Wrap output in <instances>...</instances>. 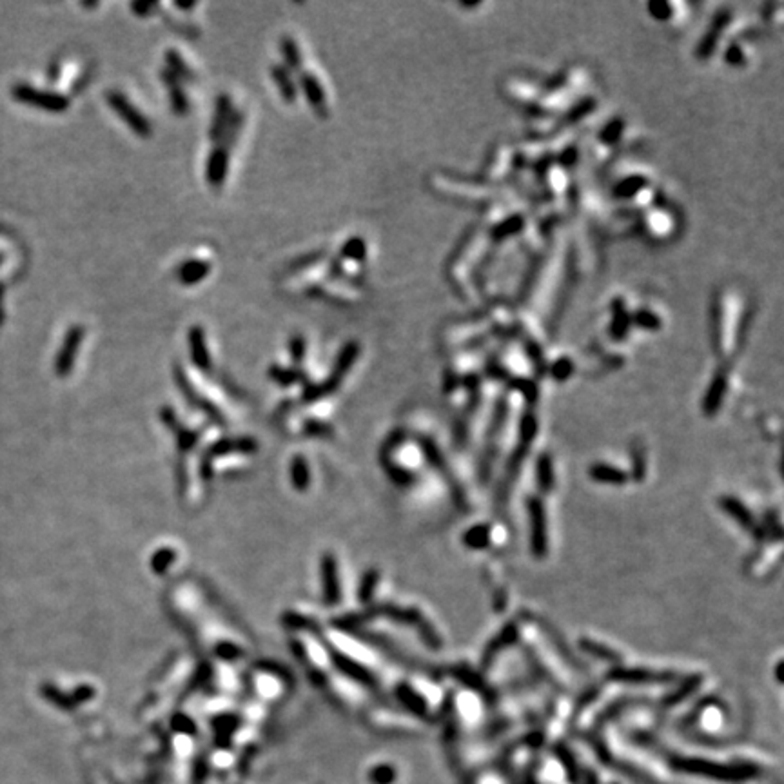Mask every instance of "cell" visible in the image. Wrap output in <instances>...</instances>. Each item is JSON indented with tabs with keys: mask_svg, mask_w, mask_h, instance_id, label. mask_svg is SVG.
Returning a JSON list of instances; mask_svg holds the SVG:
<instances>
[{
	"mask_svg": "<svg viewBox=\"0 0 784 784\" xmlns=\"http://www.w3.org/2000/svg\"><path fill=\"white\" fill-rule=\"evenodd\" d=\"M359 354V345L356 342H349L343 345V349L340 351V354H338L336 358V364H334V374L333 378H336V380H340L342 378V374H345L349 368L354 365L356 358H358Z\"/></svg>",
	"mask_w": 784,
	"mask_h": 784,
	"instance_id": "obj_14",
	"label": "cell"
},
{
	"mask_svg": "<svg viewBox=\"0 0 784 784\" xmlns=\"http://www.w3.org/2000/svg\"><path fill=\"white\" fill-rule=\"evenodd\" d=\"M269 374H271L272 380H277L278 383H281V385H291V383L298 381L300 376H302V373H298V371H293V368H281V367H277V365L271 367Z\"/></svg>",
	"mask_w": 784,
	"mask_h": 784,
	"instance_id": "obj_20",
	"label": "cell"
},
{
	"mask_svg": "<svg viewBox=\"0 0 784 784\" xmlns=\"http://www.w3.org/2000/svg\"><path fill=\"white\" fill-rule=\"evenodd\" d=\"M305 338L300 336V334H294L293 338L289 340V354L293 356L294 361H302L303 358H305Z\"/></svg>",
	"mask_w": 784,
	"mask_h": 784,
	"instance_id": "obj_22",
	"label": "cell"
},
{
	"mask_svg": "<svg viewBox=\"0 0 784 784\" xmlns=\"http://www.w3.org/2000/svg\"><path fill=\"white\" fill-rule=\"evenodd\" d=\"M539 483L543 489H550L554 485V474H552V465L547 456H543L539 460Z\"/></svg>",
	"mask_w": 784,
	"mask_h": 784,
	"instance_id": "obj_21",
	"label": "cell"
},
{
	"mask_svg": "<svg viewBox=\"0 0 784 784\" xmlns=\"http://www.w3.org/2000/svg\"><path fill=\"white\" fill-rule=\"evenodd\" d=\"M365 254H367V246H365V240H361V238H358V237L351 238V240H347L345 244H343V247H342V258L361 262V260H365Z\"/></svg>",
	"mask_w": 784,
	"mask_h": 784,
	"instance_id": "obj_18",
	"label": "cell"
},
{
	"mask_svg": "<svg viewBox=\"0 0 784 784\" xmlns=\"http://www.w3.org/2000/svg\"><path fill=\"white\" fill-rule=\"evenodd\" d=\"M280 48L281 55L285 58V64H287V69L298 71L302 67V55H300V48L296 44V40L291 39V36H284Z\"/></svg>",
	"mask_w": 784,
	"mask_h": 784,
	"instance_id": "obj_16",
	"label": "cell"
},
{
	"mask_svg": "<svg viewBox=\"0 0 784 784\" xmlns=\"http://www.w3.org/2000/svg\"><path fill=\"white\" fill-rule=\"evenodd\" d=\"M105 100H107V105H109L111 109L119 114L120 120H122V122L126 124V126L129 127L136 136H140V138H150V136L153 135V126H151L150 120L145 119L144 114L136 109L131 102L127 100V97L124 95V93L109 91L107 95H105Z\"/></svg>",
	"mask_w": 784,
	"mask_h": 784,
	"instance_id": "obj_1",
	"label": "cell"
},
{
	"mask_svg": "<svg viewBox=\"0 0 784 784\" xmlns=\"http://www.w3.org/2000/svg\"><path fill=\"white\" fill-rule=\"evenodd\" d=\"M211 272V263L204 258L185 260L178 269H176V278L182 285H197L206 280Z\"/></svg>",
	"mask_w": 784,
	"mask_h": 784,
	"instance_id": "obj_9",
	"label": "cell"
},
{
	"mask_svg": "<svg viewBox=\"0 0 784 784\" xmlns=\"http://www.w3.org/2000/svg\"><path fill=\"white\" fill-rule=\"evenodd\" d=\"M271 77L272 80H274V84L278 86V91H280L281 98H284L287 104H294V100H296V97H298V88H296V82H294L291 71L285 66H272Z\"/></svg>",
	"mask_w": 784,
	"mask_h": 784,
	"instance_id": "obj_10",
	"label": "cell"
},
{
	"mask_svg": "<svg viewBox=\"0 0 784 784\" xmlns=\"http://www.w3.org/2000/svg\"><path fill=\"white\" fill-rule=\"evenodd\" d=\"M82 340H84V327H80V325H73V327H69V331L66 333V338H64V342H62L60 351H58L57 358H55V371H57L58 376H66V374L71 373V368H73V365H75V359H77V354H79L80 345H82Z\"/></svg>",
	"mask_w": 784,
	"mask_h": 784,
	"instance_id": "obj_3",
	"label": "cell"
},
{
	"mask_svg": "<svg viewBox=\"0 0 784 784\" xmlns=\"http://www.w3.org/2000/svg\"><path fill=\"white\" fill-rule=\"evenodd\" d=\"M162 80L167 86V93H169V100H171V109L176 114H185L189 111V100L185 91L180 86V80L175 75H171L169 71H164Z\"/></svg>",
	"mask_w": 784,
	"mask_h": 784,
	"instance_id": "obj_11",
	"label": "cell"
},
{
	"mask_svg": "<svg viewBox=\"0 0 784 784\" xmlns=\"http://www.w3.org/2000/svg\"><path fill=\"white\" fill-rule=\"evenodd\" d=\"M131 9L133 13L138 15V17H150L151 11L157 9V4L154 2H135V4H131Z\"/></svg>",
	"mask_w": 784,
	"mask_h": 784,
	"instance_id": "obj_24",
	"label": "cell"
},
{
	"mask_svg": "<svg viewBox=\"0 0 784 784\" xmlns=\"http://www.w3.org/2000/svg\"><path fill=\"white\" fill-rule=\"evenodd\" d=\"M227 169H229V151L225 147H218L211 151L209 160L206 166V178L207 184L211 187L220 189L224 185L225 178H227Z\"/></svg>",
	"mask_w": 784,
	"mask_h": 784,
	"instance_id": "obj_7",
	"label": "cell"
},
{
	"mask_svg": "<svg viewBox=\"0 0 784 784\" xmlns=\"http://www.w3.org/2000/svg\"><path fill=\"white\" fill-rule=\"evenodd\" d=\"M723 507L724 510H726V512L730 514L737 523H739V525H743L745 529H754L752 516H750V512L746 510L745 505H740L739 501L733 500V498H726V500H723Z\"/></svg>",
	"mask_w": 784,
	"mask_h": 784,
	"instance_id": "obj_17",
	"label": "cell"
},
{
	"mask_svg": "<svg viewBox=\"0 0 784 784\" xmlns=\"http://www.w3.org/2000/svg\"><path fill=\"white\" fill-rule=\"evenodd\" d=\"M187 342H189V352H191V359L200 371L207 373L211 368V354L209 347H207V338L206 331L200 325H194L187 331Z\"/></svg>",
	"mask_w": 784,
	"mask_h": 784,
	"instance_id": "obj_6",
	"label": "cell"
},
{
	"mask_svg": "<svg viewBox=\"0 0 784 784\" xmlns=\"http://www.w3.org/2000/svg\"><path fill=\"white\" fill-rule=\"evenodd\" d=\"M325 256H327V251H312V253H307L303 254V256H300V258L294 260V262L289 265V269L291 271H303V269L311 267V265H316V263L320 262V260H324Z\"/></svg>",
	"mask_w": 784,
	"mask_h": 784,
	"instance_id": "obj_19",
	"label": "cell"
},
{
	"mask_svg": "<svg viewBox=\"0 0 784 784\" xmlns=\"http://www.w3.org/2000/svg\"><path fill=\"white\" fill-rule=\"evenodd\" d=\"M590 476L596 479V481L612 483V485H621V483L627 481L625 472L616 469V467H610V465H594V467L590 469Z\"/></svg>",
	"mask_w": 784,
	"mask_h": 784,
	"instance_id": "obj_15",
	"label": "cell"
},
{
	"mask_svg": "<svg viewBox=\"0 0 784 784\" xmlns=\"http://www.w3.org/2000/svg\"><path fill=\"white\" fill-rule=\"evenodd\" d=\"M529 516H531L532 529V550L538 557H543L547 552V525H545L543 503L539 500H531Z\"/></svg>",
	"mask_w": 784,
	"mask_h": 784,
	"instance_id": "obj_5",
	"label": "cell"
},
{
	"mask_svg": "<svg viewBox=\"0 0 784 784\" xmlns=\"http://www.w3.org/2000/svg\"><path fill=\"white\" fill-rule=\"evenodd\" d=\"M298 86L302 88L303 95H305L307 102H309V105L312 107V111H314L320 119H327V114H329V105H327V97H325V91L324 88H321L320 80L316 79L312 73H309V71H303L298 79Z\"/></svg>",
	"mask_w": 784,
	"mask_h": 784,
	"instance_id": "obj_4",
	"label": "cell"
},
{
	"mask_svg": "<svg viewBox=\"0 0 784 784\" xmlns=\"http://www.w3.org/2000/svg\"><path fill=\"white\" fill-rule=\"evenodd\" d=\"M166 62H167V71H169L171 75H175L178 80L197 79V75H194V71L191 69V66H189L187 62L182 58V55H180L178 51H175V49H169V51L166 53Z\"/></svg>",
	"mask_w": 784,
	"mask_h": 784,
	"instance_id": "obj_13",
	"label": "cell"
},
{
	"mask_svg": "<svg viewBox=\"0 0 784 784\" xmlns=\"http://www.w3.org/2000/svg\"><path fill=\"white\" fill-rule=\"evenodd\" d=\"M613 679L618 681H628V683H665L670 679L668 674H653V672L646 670H618L612 674Z\"/></svg>",
	"mask_w": 784,
	"mask_h": 784,
	"instance_id": "obj_12",
	"label": "cell"
},
{
	"mask_svg": "<svg viewBox=\"0 0 784 784\" xmlns=\"http://www.w3.org/2000/svg\"><path fill=\"white\" fill-rule=\"evenodd\" d=\"M581 646L587 650V652H590L592 656H597V658L606 659V661H612V659H616V656H613L612 650L606 649V646H603V644H599V643H588V641H583Z\"/></svg>",
	"mask_w": 784,
	"mask_h": 784,
	"instance_id": "obj_23",
	"label": "cell"
},
{
	"mask_svg": "<svg viewBox=\"0 0 784 784\" xmlns=\"http://www.w3.org/2000/svg\"><path fill=\"white\" fill-rule=\"evenodd\" d=\"M173 6L178 9H184V11H187V9H193L194 6H197V2H173Z\"/></svg>",
	"mask_w": 784,
	"mask_h": 784,
	"instance_id": "obj_25",
	"label": "cell"
},
{
	"mask_svg": "<svg viewBox=\"0 0 784 784\" xmlns=\"http://www.w3.org/2000/svg\"><path fill=\"white\" fill-rule=\"evenodd\" d=\"M13 97L22 104L33 105L39 109L51 111V113H64L69 107V100L67 97L60 95V93L44 91V89H36L33 86L27 84H17L13 86Z\"/></svg>",
	"mask_w": 784,
	"mask_h": 784,
	"instance_id": "obj_2",
	"label": "cell"
},
{
	"mask_svg": "<svg viewBox=\"0 0 784 784\" xmlns=\"http://www.w3.org/2000/svg\"><path fill=\"white\" fill-rule=\"evenodd\" d=\"M232 109H234V107H232L231 98H229L227 95H220V97L216 98L215 119H213V124H211V127H209V136H211V140H213V142L222 140V138L225 136V131H227L229 119H231Z\"/></svg>",
	"mask_w": 784,
	"mask_h": 784,
	"instance_id": "obj_8",
	"label": "cell"
}]
</instances>
